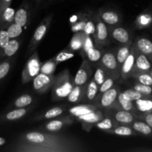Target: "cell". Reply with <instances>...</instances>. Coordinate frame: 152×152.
Masks as SVG:
<instances>
[{"label": "cell", "instance_id": "obj_1", "mask_svg": "<svg viewBox=\"0 0 152 152\" xmlns=\"http://www.w3.org/2000/svg\"><path fill=\"white\" fill-rule=\"evenodd\" d=\"M75 84L68 71H63L52 83V96L55 99L67 98Z\"/></svg>", "mask_w": 152, "mask_h": 152}, {"label": "cell", "instance_id": "obj_2", "mask_svg": "<svg viewBox=\"0 0 152 152\" xmlns=\"http://www.w3.org/2000/svg\"><path fill=\"white\" fill-rule=\"evenodd\" d=\"M50 19H51V16L45 18L44 20L42 22V23L37 27L34 35H33L32 39H31L29 46L28 48L27 53H30L31 52H32L37 47L39 43L42 41V39L44 38L46 33H47L49 25H50Z\"/></svg>", "mask_w": 152, "mask_h": 152}, {"label": "cell", "instance_id": "obj_3", "mask_svg": "<svg viewBox=\"0 0 152 152\" xmlns=\"http://www.w3.org/2000/svg\"><path fill=\"white\" fill-rule=\"evenodd\" d=\"M100 65L103 67L111 75L117 78L120 75V69L117 63L116 55L114 52H105L102 53L100 59Z\"/></svg>", "mask_w": 152, "mask_h": 152}, {"label": "cell", "instance_id": "obj_4", "mask_svg": "<svg viewBox=\"0 0 152 152\" xmlns=\"http://www.w3.org/2000/svg\"><path fill=\"white\" fill-rule=\"evenodd\" d=\"M137 52L138 50L135 47L134 44L132 43L130 53L120 68V75L123 79H128L129 77H132L134 67L135 59H136Z\"/></svg>", "mask_w": 152, "mask_h": 152}, {"label": "cell", "instance_id": "obj_5", "mask_svg": "<svg viewBox=\"0 0 152 152\" xmlns=\"http://www.w3.org/2000/svg\"><path fill=\"white\" fill-rule=\"evenodd\" d=\"M92 74L91 67L89 64L88 61H86V59H83V62L80 66L74 77V84L75 86H84L88 81L91 75Z\"/></svg>", "mask_w": 152, "mask_h": 152}, {"label": "cell", "instance_id": "obj_6", "mask_svg": "<svg viewBox=\"0 0 152 152\" xmlns=\"http://www.w3.org/2000/svg\"><path fill=\"white\" fill-rule=\"evenodd\" d=\"M53 81V80L52 75H48V74H43L41 72L39 73L35 76L34 80H33L34 89L37 91L42 93L52 86Z\"/></svg>", "mask_w": 152, "mask_h": 152}, {"label": "cell", "instance_id": "obj_7", "mask_svg": "<svg viewBox=\"0 0 152 152\" xmlns=\"http://www.w3.org/2000/svg\"><path fill=\"white\" fill-rule=\"evenodd\" d=\"M119 94V90L117 88L112 87L109 90L106 91L100 95L99 97V104L102 108H109L112 106L117 100Z\"/></svg>", "mask_w": 152, "mask_h": 152}, {"label": "cell", "instance_id": "obj_8", "mask_svg": "<svg viewBox=\"0 0 152 152\" xmlns=\"http://www.w3.org/2000/svg\"><path fill=\"white\" fill-rule=\"evenodd\" d=\"M151 68L152 64L150 62L149 59L145 55L142 54V53H140L138 50L136 59H135L134 67L132 75H134L135 74H138V73L149 72Z\"/></svg>", "mask_w": 152, "mask_h": 152}, {"label": "cell", "instance_id": "obj_9", "mask_svg": "<svg viewBox=\"0 0 152 152\" xmlns=\"http://www.w3.org/2000/svg\"><path fill=\"white\" fill-rule=\"evenodd\" d=\"M108 31L106 24L102 19L97 18L96 21V31L94 37L98 46H99V45H105L108 41Z\"/></svg>", "mask_w": 152, "mask_h": 152}, {"label": "cell", "instance_id": "obj_10", "mask_svg": "<svg viewBox=\"0 0 152 152\" xmlns=\"http://www.w3.org/2000/svg\"><path fill=\"white\" fill-rule=\"evenodd\" d=\"M134 44L137 49L145 55L152 64V42L151 40L145 37H139Z\"/></svg>", "mask_w": 152, "mask_h": 152}, {"label": "cell", "instance_id": "obj_11", "mask_svg": "<svg viewBox=\"0 0 152 152\" xmlns=\"http://www.w3.org/2000/svg\"><path fill=\"white\" fill-rule=\"evenodd\" d=\"M137 116L135 115L134 112L125 111L122 109L121 111H117L114 114V119L117 122L126 125H131L133 122L137 119Z\"/></svg>", "mask_w": 152, "mask_h": 152}, {"label": "cell", "instance_id": "obj_12", "mask_svg": "<svg viewBox=\"0 0 152 152\" xmlns=\"http://www.w3.org/2000/svg\"><path fill=\"white\" fill-rule=\"evenodd\" d=\"M75 86L67 96V99L71 103H76L84 99L86 86Z\"/></svg>", "mask_w": 152, "mask_h": 152}, {"label": "cell", "instance_id": "obj_13", "mask_svg": "<svg viewBox=\"0 0 152 152\" xmlns=\"http://www.w3.org/2000/svg\"><path fill=\"white\" fill-rule=\"evenodd\" d=\"M132 128L138 134L152 137V128L143 120H135L131 124Z\"/></svg>", "mask_w": 152, "mask_h": 152}, {"label": "cell", "instance_id": "obj_14", "mask_svg": "<svg viewBox=\"0 0 152 152\" xmlns=\"http://www.w3.org/2000/svg\"><path fill=\"white\" fill-rule=\"evenodd\" d=\"M112 37L114 39L121 44H127L130 42L132 40L130 38V34L129 31L124 28L118 27V28H114L112 31Z\"/></svg>", "mask_w": 152, "mask_h": 152}, {"label": "cell", "instance_id": "obj_15", "mask_svg": "<svg viewBox=\"0 0 152 152\" xmlns=\"http://www.w3.org/2000/svg\"><path fill=\"white\" fill-rule=\"evenodd\" d=\"M100 19L105 24L109 25H117L120 22V16L115 11L111 10H107L102 12Z\"/></svg>", "mask_w": 152, "mask_h": 152}, {"label": "cell", "instance_id": "obj_16", "mask_svg": "<svg viewBox=\"0 0 152 152\" xmlns=\"http://www.w3.org/2000/svg\"><path fill=\"white\" fill-rule=\"evenodd\" d=\"M99 86L93 80L89 82L86 86V92H85V99L87 101H94L98 95Z\"/></svg>", "mask_w": 152, "mask_h": 152}, {"label": "cell", "instance_id": "obj_17", "mask_svg": "<svg viewBox=\"0 0 152 152\" xmlns=\"http://www.w3.org/2000/svg\"><path fill=\"white\" fill-rule=\"evenodd\" d=\"M132 43L133 42L131 41L130 42L127 43V44H125V45L122 46V47L117 50V53H116V58H117V63H118L119 67H120V68H121V65H123V63L125 62L126 58L128 57V56H129V53H130Z\"/></svg>", "mask_w": 152, "mask_h": 152}, {"label": "cell", "instance_id": "obj_18", "mask_svg": "<svg viewBox=\"0 0 152 152\" xmlns=\"http://www.w3.org/2000/svg\"><path fill=\"white\" fill-rule=\"evenodd\" d=\"M28 11H27V10L25 7H22L15 12L13 22L17 24V25H20V26H22L23 28L28 23Z\"/></svg>", "mask_w": 152, "mask_h": 152}, {"label": "cell", "instance_id": "obj_19", "mask_svg": "<svg viewBox=\"0 0 152 152\" xmlns=\"http://www.w3.org/2000/svg\"><path fill=\"white\" fill-rule=\"evenodd\" d=\"M152 23V14L151 12L145 11L139 15L136 21L137 26L139 28H145L149 27Z\"/></svg>", "mask_w": 152, "mask_h": 152}, {"label": "cell", "instance_id": "obj_20", "mask_svg": "<svg viewBox=\"0 0 152 152\" xmlns=\"http://www.w3.org/2000/svg\"><path fill=\"white\" fill-rule=\"evenodd\" d=\"M78 118L81 121H83V123H88V124L91 123V124H92V123H96L99 120H101V119H102V114L99 113V111L95 110V111H91L90 113H88L86 114H83V115L80 116V117H78Z\"/></svg>", "mask_w": 152, "mask_h": 152}, {"label": "cell", "instance_id": "obj_21", "mask_svg": "<svg viewBox=\"0 0 152 152\" xmlns=\"http://www.w3.org/2000/svg\"><path fill=\"white\" fill-rule=\"evenodd\" d=\"M96 110V108L92 105H77L73 108H70L69 112L72 115L76 116V117H80V116L86 114L88 113H90L91 111H94Z\"/></svg>", "mask_w": 152, "mask_h": 152}, {"label": "cell", "instance_id": "obj_22", "mask_svg": "<svg viewBox=\"0 0 152 152\" xmlns=\"http://www.w3.org/2000/svg\"><path fill=\"white\" fill-rule=\"evenodd\" d=\"M85 38H86V35L83 31L76 33V34L71 39V43H70L71 48L74 50H80L81 48H83Z\"/></svg>", "mask_w": 152, "mask_h": 152}, {"label": "cell", "instance_id": "obj_23", "mask_svg": "<svg viewBox=\"0 0 152 152\" xmlns=\"http://www.w3.org/2000/svg\"><path fill=\"white\" fill-rule=\"evenodd\" d=\"M117 99H118L119 105H120V107H121L123 110L134 113H135V111H137L136 107H135V105L133 103V101H131L129 99H126L123 93L119 94L118 96H117Z\"/></svg>", "mask_w": 152, "mask_h": 152}, {"label": "cell", "instance_id": "obj_24", "mask_svg": "<svg viewBox=\"0 0 152 152\" xmlns=\"http://www.w3.org/2000/svg\"><path fill=\"white\" fill-rule=\"evenodd\" d=\"M19 48V42L17 39H10L9 42L7 43V45L5 46L4 49H3V52L4 54L6 56L8 57H11L13 56L16 52L18 51Z\"/></svg>", "mask_w": 152, "mask_h": 152}, {"label": "cell", "instance_id": "obj_25", "mask_svg": "<svg viewBox=\"0 0 152 152\" xmlns=\"http://www.w3.org/2000/svg\"><path fill=\"white\" fill-rule=\"evenodd\" d=\"M25 138L28 142L34 144L44 143L47 140V137L43 134L36 132H29V133L26 134Z\"/></svg>", "mask_w": 152, "mask_h": 152}, {"label": "cell", "instance_id": "obj_26", "mask_svg": "<svg viewBox=\"0 0 152 152\" xmlns=\"http://www.w3.org/2000/svg\"><path fill=\"white\" fill-rule=\"evenodd\" d=\"M40 71V65L39 63L38 60L37 58H31L28 62L26 68H25V71H27V74L30 76L31 77L36 76L38 74L39 71ZM24 71V72H25Z\"/></svg>", "mask_w": 152, "mask_h": 152}, {"label": "cell", "instance_id": "obj_27", "mask_svg": "<svg viewBox=\"0 0 152 152\" xmlns=\"http://www.w3.org/2000/svg\"><path fill=\"white\" fill-rule=\"evenodd\" d=\"M109 75H111V74L103 67H102L100 65L95 71L94 75V80L99 86L108 77H110Z\"/></svg>", "mask_w": 152, "mask_h": 152}, {"label": "cell", "instance_id": "obj_28", "mask_svg": "<svg viewBox=\"0 0 152 152\" xmlns=\"http://www.w3.org/2000/svg\"><path fill=\"white\" fill-rule=\"evenodd\" d=\"M136 102V109L142 113L152 112V99H138Z\"/></svg>", "mask_w": 152, "mask_h": 152}, {"label": "cell", "instance_id": "obj_29", "mask_svg": "<svg viewBox=\"0 0 152 152\" xmlns=\"http://www.w3.org/2000/svg\"><path fill=\"white\" fill-rule=\"evenodd\" d=\"M132 77L136 79L138 83L145 86H152V76L149 72L138 73L132 75Z\"/></svg>", "mask_w": 152, "mask_h": 152}, {"label": "cell", "instance_id": "obj_30", "mask_svg": "<svg viewBox=\"0 0 152 152\" xmlns=\"http://www.w3.org/2000/svg\"><path fill=\"white\" fill-rule=\"evenodd\" d=\"M112 132L114 134L119 136H134L138 134L137 132H135L132 128L125 126L115 128Z\"/></svg>", "mask_w": 152, "mask_h": 152}, {"label": "cell", "instance_id": "obj_31", "mask_svg": "<svg viewBox=\"0 0 152 152\" xmlns=\"http://www.w3.org/2000/svg\"><path fill=\"white\" fill-rule=\"evenodd\" d=\"M86 53L88 60L91 62H97L100 61L102 55L101 50H99V49H96L95 47L89 48L86 52Z\"/></svg>", "mask_w": 152, "mask_h": 152}, {"label": "cell", "instance_id": "obj_32", "mask_svg": "<svg viewBox=\"0 0 152 152\" xmlns=\"http://www.w3.org/2000/svg\"><path fill=\"white\" fill-rule=\"evenodd\" d=\"M116 77H113V76H110L108 77L100 86H99V90H98V96H100L102 94H103L104 92H105L106 91L109 90L110 88L114 86V80H116Z\"/></svg>", "mask_w": 152, "mask_h": 152}, {"label": "cell", "instance_id": "obj_33", "mask_svg": "<svg viewBox=\"0 0 152 152\" xmlns=\"http://www.w3.org/2000/svg\"><path fill=\"white\" fill-rule=\"evenodd\" d=\"M27 110L25 108H18L17 109L10 111L6 115V119L8 120H16L22 118L26 114Z\"/></svg>", "mask_w": 152, "mask_h": 152}, {"label": "cell", "instance_id": "obj_34", "mask_svg": "<svg viewBox=\"0 0 152 152\" xmlns=\"http://www.w3.org/2000/svg\"><path fill=\"white\" fill-rule=\"evenodd\" d=\"M33 99L31 95L23 94L18 97L15 101V106L17 108H25L28 105H31Z\"/></svg>", "mask_w": 152, "mask_h": 152}, {"label": "cell", "instance_id": "obj_35", "mask_svg": "<svg viewBox=\"0 0 152 152\" xmlns=\"http://www.w3.org/2000/svg\"><path fill=\"white\" fill-rule=\"evenodd\" d=\"M10 39H16L19 37L22 33V27L16 23H11L7 30Z\"/></svg>", "mask_w": 152, "mask_h": 152}, {"label": "cell", "instance_id": "obj_36", "mask_svg": "<svg viewBox=\"0 0 152 152\" xmlns=\"http://www.w3.org/2000/svg\"><path fill=\"white\" fill-rule=\"evenodd\" d=\"M15 15V10L10 6L5 7L3 10L2 14V19L5 23L11 24L13 22Z\"/></svg>", "mask_w": 152, "mask_h": 152}, {"label": "cell", "instance_id": "obj_37", "mask_svg": "<svg viewBox=\"0 0 152 152\" xmlns=\"http://www.w3.org/2000/svg\"><path fill=\"white\" fill-rule=\"evenodd\" d=\"M74 56V53L71 51H66V50H62L60 53H58L56 56V57L54 58L55 62L57 64L61 63L62 62H65V61L68 60L70 59H72Z\"/></svg>", "mask_w": 152, "mask_h": 152}, {"label": "cell", "instance_id": "obj_38", "mask_svg": "<svg viewBox=\"0 0 152 152\" xmlns=\"http://www.w3.org/2000/svg\"><path fill=\"white\" fill-rule=\"evenodd\" d=\"M96 127L101 130H111L114 127V121L110 118H105L96 123Z\"/></svg>", "mask_w": 152, "mask_h": 152}, {"label": "cell", "instance_id": "obj_39", "mask_svg": "<svg viewBox=\"0 0 152 152\" xmlns=\"http://www.w3.org/2000/svg\"><path fill=\"white\" fill-rule=\"evenodd\" d=\"M56 63L55 62L54 59L48 61L40 68V72L48 74V75H51L56 68Z\"/></svg>", "mask_w": 152, "mask_h": 152}, {"label": "cell", "instance_id": "obj_40", "mask_svg": "<svg viewBox=\"0 0 152 152\" xmlns=\"http://www.w3.org/2000/svg\"><path fill=\"white\" fill-rule=\"evenodd\" d=\"M63 122L61 120H52L45 125V129L50 132H57L63 126Z\"/></svg>", "mask_w": 152, "mask_h": 152}, {"label": "cell", "instance_id": "obj_41", "mask_svg": "<svg viewBox=\"0 0 152 152\" xmlns=\"http://www.w3.org/2000/svg\"><path fill=\"white\" fill-rule=\"evenodd\" d=\"M95 31H96V25H95L94 22L92 20L88 19L87 22H86V25H85L84 28H83V32L84 33L86 36H94Z\"/></svg>", "mask_w": 152, "mask_h": 152}, {"label": "cell", "instance_id": "obj_42", "mask_svg": "<svg viewBox=\"0 0 152 152\" xmlns=\"http://www.w3.org/2000/svg\"><path fill=\"white\" fill-rule=\"evenodd\" d=\"M63 113V109L60 107H55L49 109L47 112L45 114L44 117L45 119H52L56 117H59Z\"/></svg>", "mask_w": 152, "mask_h": 152}, {"label": "cell", "instance_id": "obj_43", "mask_svg": "<svg viewBox=\"0 0 152 152\" xmlns=\"http://www.w3.org/2000/svg\"><path fill=\"white\" fill-rule=\"evenodd\" d=\"M134 89L144 94L152 95V86H145L137 83L134 86Z\"/></svg>", "mask_w": 152, "mask_h": 152}, {"label": "cell", "instance_id": "obj_44", "mask_svg": "<svg viewBox=\"0 0 152 152\" xmlns=\"http://www.w3.org/2000/svg\"><path fill=\"white\" fill-rule=\"evenodd\" d=\"M10 39L9 37L7 31L1 30L0 31V48L4 49L7 45V43L9 42Z\"/></svg>", "mask_w": 152, "mask_h": 152}, {"label": "cell", "instance_id": "obj_45", "mask_svg": "<svg viewBox=\"0 0 152 152\" xmlns=\"http://www.w3.org/2000/svg\"><path fill=\"white\" fill-rule=\"evenodd\" d=\"M87 20L88 19H86V17H84L83 19H82L81 20L78 21L77 22H75V23L72 25V28H71L73 32L77 33V32H80V31H83V28H84L85 25H86Z\"/></svg>", "mask_w": 152, "mask_h": 152}, {"label": "cell", "instance_id": "obj_46", "mask_svg": "<svg viewBox=\"0 0 152 152\" xmlns=\"http://www.w3.org/2000/svg\"><path fill=\"white\" fill-rule=\"evenodd\" d=\"M10 68V64L9 62H4L0 64V80H2L7 76Z\"/></svg>", "mask_w": 152, "mask_h": 152}, {"label": "cell", "instance_id": "obj_47", "mask_svg": "<svg viewBox=\"0 0 152 152\" xmlns=\"http://www.w3.org/2000/svg\"><path fill=\"white\" fill-rule=\"evenodd\" d=\"M138 119H140L141 120H143L145 123H148L150 126L152 128V113L151 112H146L137 116Z\"/></svg>", "mask_w": 152, "mask_h": 152}, {"label": "cell", "instance_id": "obj_48", "mask_svg": "<svg viewBox=\"0 0 152 152\" xmlns=\"http://www.w3.org/2000/svg\"><path fill=\"white\" fill-rule=\"evenodd\" d=\"M92 47H94V45L93 40H92L91 37V36H89V35L86 36L83 49L84 50L85 52H86L89 48H92Z\"/></svg>", "mask_w": 152, "mask_h": 152}, {"label": "cell", "instance_id": "obj_49", "mask_svg": "<svg viewBox=\"0 0 152 152\" xmlns=\"http://www.w3.org/2000/svg\"><path fill=\"white\" fill-rule=\"evenodd\" d=\"M11 1H12V0H0V3H1V7L4 9L5 7L10 6Z\"/></svg>", "mask_w": 152, "mask_h": 152}, {"label": "cell", "instance_id": "obj_50", "mask_svg": "<svg viewBox=\"0 0 152 152\" xmlns=\"http://www.w3.org/2000/svg\"><path fill=\"white\" fill-rule=\"evenodd\" d=\"M4 142H5V140L3 139V138H0V145H3Z\"/></svg>", "mask_w": 152, "mask_h": 152}, {"label": "cell", "instance_id": "obj_51", "mask_svg": "<svg viewBox=\"0 0 152 152\" xmlns=\"http://www.w3.org/2000/svg\"><path fill=\"white\" fill-rule=\"evenodd\" d=\"M149 73H150V74H151V75L152 76V68H151V71H149Z\"/></svg>", "mask_w": 152, "mask_h": 152}, {"label": "cell", "instance_id": "obj_52", "mask_svg": "<svg viewBox=\"0 0 152 152\" xmlns=\"http://www.w3.org/2000/svg\"><path fill=\"white\" fill-rule=\"evenodd\" d=\"M0 15H1V7H0Z\"/></svg>", "mask_w": 152, "mask_h": 152}, {"label": "cell", "instance_id": "obj_53", "mask_svg": "<svg viewBox=\"0 0 152 152\" xmlns=\"http://www.w3.org/2000/svg\"><path fill=\"white\" fill-rule=\"evenodd\" d=\"M38 1H40V0H38Z\"/></svg>", "mask_w": 152, "mask_h": 152}]
</instances>
